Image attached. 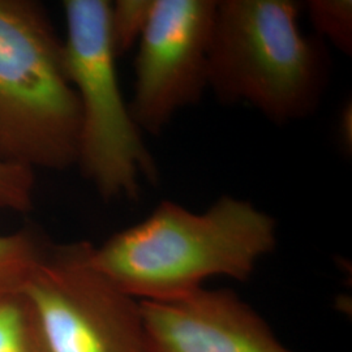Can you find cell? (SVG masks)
Here are the masks:
<instances>
[{"instance_id":"obj_7","label":"cell","mask_w":352,"mask_h":352,"mask_svg":"<svg viewBox=\"0 0 352 352\" xmlns=\"http://www.w3.org/2000/svg\"><path fill=\"white\" fill-rule=\"evenodd\" d=\"M145 352H291L230 289L173 302H140Z\"/></svg>"},{"instance_id":"obj_4","label":"cell","mask_w":352,"mask_h":352,"mask_svg":"<svg viewBox=\"0 0 352 352\" xmlns=\"http://www.w3.org/2000/svg\"><path fill=\"white\" fill-rule=\"evenodd\" d=\"M110 4L63 1L64 64L81 113L77 164L103 200H136L140 179L155 184L158 168L119 87L109 33Z\"/></svg>"},{"instance_id":"obj_8","label":"cell","mask_w":352,"mask_h":352,"mask_svg":"<svg viewBox=\"0 0 352 352\" xmlns=\"http://www.w3.org/2000/svg\"><path fill=\"white\" fill-rule=\"evenodd\" d=\"M0 352H51L24 291L0 296Z\"/></svg>"},{"instance_id":"obj_1","label":"cell","mask_w":352,"mask_h":352,"mask_svg":"<svg viewBox=\"0 0 352 352\" xmlns=\"http://www.w3.org/2000/svg\"><path fill=\"white\" fill-rule=\"evenodd\" d=\"M277 245L276 219L252 202L221 196L204 213L162 201L135 226L91 250V264L139 302H173L217 276L247 280Z\"/></svg>"},{"instance_id":"obj_12","label":"cell","mask_w":352,"mask_h":352,"mask_svg":"<svg viewBox=\"0 0 352 352\" xmlns=\"http://www.w3.org/2000/svg\"><path fill=\"white\" fill-rule=\"evenodd\" d=\"M34 171L0 161V209L26 213L34 205Z\"/></svg>"},{"instance_id":"obj_9","label":"cell","mask_w":352,"mask_h":352,"mask_svg":"<svg viewBox=\"0 0 352 352\" xmlns=\"http://www.w3.org/2000/svg\"><path fill=\"white\" fill-rule=\"evenodd\" d=\"M45 250L32 232L0 235V296L24 289Z\"/></svg>"},{"instance_id":"obj_2","label":"cell","mask_w":352,"mask_h":352,"mask_svg":"<svg viewBox=\"0 0 352 352\" xmlns=\"http://www.w3.org/2000/svg\"><path fill=\"white\" fill-rule=\"evenodd\" d=\"M291 0L217 1L208 89L228 104L245 103L278 124L315 113L327 89L329 56L299 25Z\"/></svg>"},{"instance_id":"obj_3","label":"cell","mask_w":352,"mask_h":352,"mask_svg":"<svg viewBox=\"0 0 352 352\" xmlns=\"http://www.w3.org/2000/svg\"><path fill=\"white\" fill-rule=\"evenodd\" d=\"M81 113L43 7L0 0V161L63 171L77 164Z\"/></svg>"},{"instance_id":"obj_5","label":"cell","mask_w":352,"mask_h":352,"mask_svg":"<svg viewBox=\"0 0 352 352\" xmlns=\"http://www.w3.org/2000/svg\"><path fill=\"white\" fill-rule=\"evenodd\" d=\"M87 241L45 250L24 292L51 352H145L140 302L94 267Z\"/></svg>"},{"instance_id":"obj_6","label":"cell","mask_w":352,"mask_h":352,"mask_svg":"<svg viewBox=\"0 0 352 352\" xmlns=\"http://www.w3.org/2000/svg\"><path fill=\"white\" fill-rule=\"evenodd\" d=\"M214 0H154L138 45L129 111L140 131L160 135L208 89Z\"/></svg>"},{"instance_id":"obj_10","label":"cell","mask_w":352,"mask_h":352,"mask_svg":"<svg viewBox=\"0 0 352 352\" xmlns=\"http://www.w3.org/2000/svg\"><path fill=\"white\" fill-rule=\"evenodd\" d=\"M153 4L154 0H118L110 4L109 33L116 59L139 45Z\"/></svg>"},{"instance_id":"obj_13","label":"cell","mask_w":352,"mask_h":352,"mask_svg":"<svg viewBox=\"0 0 352 352\" xmlns=\"http://www.w3.org/2000/svg\"><path fill=\"white\" fill-rule=\"evenodd\" d=\"M351 104L344 106L340 113V142L343 145V149L351 153L352 133H351Z\"/></svg>"},{"instance_id":"obj_11","label":"cell","mask_w":352,"mask_h":352,"mask_svg":"<svg viewBox=\"0 0 352 352\" xmlns=\"http://www.w3.org/2000/svg\"><path fill=\"white\" fill-rule=\"evenodd\" d=\"M304 6L318 38H325L344 55H351V0H309Z\"/></svg>"}]
</instances>
